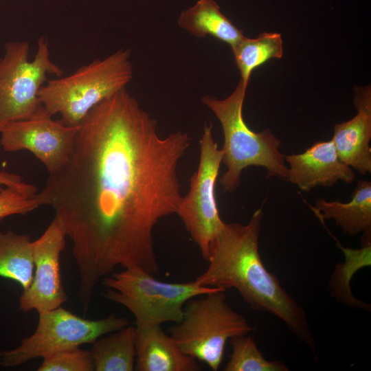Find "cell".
<instances>
[{"mask_svg": "<svg viewBox=\"0 0 371 371\" xmlns=\"http://www.w3.org/2000/svg\"><path fill=\"white\" fill-rule=\"evenodd\" d=\"M157 127L126 88L116 91L89 111L68 160L34 196L54 210L71 242L85 311L115 268L159 273L153 230L176 214L177 168L191 138L181 131L162 137Z\"/></svg>", "mask_w": 371, "mask_h": 371, "instance_id": "cell-1", "label": "cell"}, {"mask_svg": "<svg viewBox=\"0 0 371 371\" xmlns=\"http://www.w3.org/2000/svg\"><path fill=\"white\" fill-rule=\"evenodd\" d=\"M263 214L260 207L247 224L225 223L210 244L206 270L194 280L203 286L236 289L251 308L281 319L315 353L304 310L262 262L259 236Z\"/></svg>", "mask_w": 371, "mask_h": 371, "instance_id": "cell-2", "label": "cell"}, {"mask_svg": "<svg viewBox=\"0 0 371 371\" xmlns=\"http://www.w3.org/2000/svg\"><path fill=\"white\" fill-rule=\"evenodd\" d=\"M247 87L239 81L227 98L219 100L210 95L202 98L219 120L224 136L222 163L227 170L220 178L225 192H232L240 185L243 170L249 166H261L267 178L288 179V167L280 151V141L269 129L255 132L249 128L243 115Z\"/></svg>", "mask_w": 371, "mask_h": 371, "instance_id": "cell-3", "label": "cell"}, {"mask_svg": "<svg viewBox=\"0 0 371 371\" xmlns=\"http://www.w3.org/2000/svg\"><path fill=\"white\" fill-rule=\"evenodd\" d=\"M131 56L130 49H121L69 76L47 80L38 93L41 105L52 115L58 114L64 124L79 126L93 106L132 80Z\"/></svg>", "mask_w": 371, "mask_h": 371, "instance_id": "cell-4", "label": "cell"}, {"mask_svg": "<svg viewBox=\"0 0 371 371\" xmlns=\"http://www.w3.org/2000/svg\"><path fill=\"white\" fill-rule=\"evenodd\" d=\"M225 291L188 300L181 320L170 329V336L184 353L214 371L222 363L227 341L254 330L247 319L229 305Z\"/></svg>", "mask_w": 371, "mask_h": 371, "instance_id": "cell-5", "label": "cell"}, {"mask_svg": "<svg viewBox=\"0 0 371 371\" xmlns=\"http://www.w3.org/2000/svg\"><path fill=\"white\" fill-rule=\"evenodd\" d=\"M102 284L107 288L103 297L129 310L136 326L179 323L188 300L210 292L226 291L203 286L195 280L183 283L160 281L138 267L111 273L104 278Z\"/></svg>", "mask_w": 371, "mask_h": 371, "instance_id": "cell-6", "label": "cell"}, {"mask_svg": "<svg viewBox=\"0 0 371 371\" xmlns=\"http://www.w3.org/2000/svg\"><path fill=\"white\" fill-rule=\"evenodd\" d=\"M0 56V131L8 124L26 119L41 107L38 98L47 75L60 77L62 69L50 58L47 39L41 36L29 60L27 41L8 42Z\"/></svg>", "mask_w": 371, "mask_h": 371, "instance_id": "cell-7", "label": "cell"}, {"mask_svg": "<svg viewBox=\"0 0 371 371\" xmlns=\"http://www.w3.org/2000/svg\"><path fill=\"white\" fill-rule=\"evenodd\" d=\"M125 317L111 314L100 319L78 316L62 306L38 313L34 333L10 350L0 352V366L12 368L56 352L92 344L97 339L129 324Z\"/></svg>", "mask_w": 371, "mask_h": 371, "instance_id": "cell-8", "label": "cell"}, {"mask_svg": "<svg viewBox=\"0 0 371 371\" xmlns=\"http://www.w3.org/2000/svg\"><path fill=\"white\" fill-rule=\"evenodd\" d=\"M199 162L190 180V190L182 196L176 214L207 260L212 240L224 226L217 206L215 187L223 151L212 134V124H205L200 139Z\"/></svg>", "mask_w": 371, "mask_h": 371, "instance_id": "cell-9", "label": "cell"}, {"mask_svg": "<svg viewBox=\"0 0 371 371\" xmlns=\"http://www.w3.org/2000/svg\"><path fill=\"white\" fill-rule=\"evenodd\" d=\"M52 117L41 105L30 117L8 124L0 131L2 149L8 153L28 150L49 175L56 172L72 152L79 126H68Z\"/></svg>", "mask_w": 371, "mask_h": 371, "instance_id": "cell-10", "label": "cell"}, {"mask_svg": "<svg viewBox=\"0 0 371 371\" xmlns=\"http://www.w3.org/2000/svg\"><path fill=\"white\" fill-rule=\"evenodd\" d=\"M65 238L60 221L54 217L43 234L32 241L34 274L19 298V308L23 312L35 310L40 313L59 308L67 301L60 268Z\"/></svg>", "mask_w": 371, "mask_h": 371, "instance_id": "cell-11", "label": "cell"}, {"mask_svg": "<svg viewBox=\"0 0 371 371\" xmlns=\"http://www.w3.org/2000/svg\"><path fill=\"white\" fill-rule=\"evenodd\" d=\"M289 164L288 179L301 190L329 187L339 181L352 183L355 174L339 157L333 140L315 142L302 153L284 155Z\"/></svg>", "mask_w": 371, "mask_h": 371, "instance_id": "cell-12", "label": "cell"}, {"mask_svg": "<svg viewBox=\"0 0 371 371\" xmlns=\"http://www.w3.org/2000/svg\"><path fill=\"white\" fill-rule=\"evenodd\" d=\"M357 114L337 124L332 140L340 159L361 175L371 172V91L370 87L355 91Z\"/></svg>", "mask_w": 371, "mask_h": 371, "instance_id": "cell-13", "label": "cell"}, {"mask_svg": "<svg viewBox=\"0 0 371 371\" xmlns=\"http://www.w3.org/2000/svg\"><path fill=\"white\" fill-rule=\"evenodd\" d=\"M137 371H199L197 360L184 353L161 325L135 326Z\"/></svg>", "mask_w": 371, "mask_h": 371, "instance_id": "cell-14", "label": "cell"}, {"mask_svg": "<svg viewBox=\"0 0 371 371\" xmlns=\"http://www.w3.org/2000/svg\"><path fill=\"white\" fill-rule=\"evenodd\" d=\"M351 196L346 203L319 199L311 208L322 223L333 220L345 234L361 233V240H371V182L359 181Z\"/></svg>", "mask_w": 371, "mask_h": 371, "instance_id": "cell-15", "label": "cell"}, {"mask_svg": "<svg viewBox=\"0 0 371 371\" xmlns=\"http://www.w3.org/2000/svg\"><path fill=\"white\" fill-rule=\"evenodd\" d=\"M177 23L180 27L196 37L210 35L231 47L245 36L243 31L221 12L214 0H198L181 12Z\"/></svg>", "mask_w": 371, "mask_h": 371, "instance_id": "cell-16", "label": "cell"}, {"mask_svg": "<svg viewBox=\"0 0 371 371\" xmlns=\"http://www.w3.org/2000/svg\"><path fill=\"white\" fill-rule=\"evenodd\" d=\"M97 339L91 350L96 371H133L135 363V326Z\"/></svg>", "mask_w": 371, "mask_h": 371, "instance_id": "cell-17", "label": "cell"}, {"mask_svg": "<svg viewBox=\"0 0 371 371\" xmlns=\"http://www.w3.org/2000/svg\"><path fill=\"white\" fill-rule=\"evenodd\" d=\"M337 245L342 251L344 260L335 265L330 278L328 286L331 295L349 307L370 311V304L354 296L350 282L356 272L371 265V241L361 243L359 249L345 247L338 240Z\"/></svg>", "mask_w": 371, "mask_h": 371, "instance_id": "cell-18", "label": "cell"}, {"mask_svg": "<svg viewBox=\"0 0 371 371\" xmlns=\"http://www.w3.org/2000/svg\"><path fill=\"white\" fill-rule=\"evenodd\" d=\"M34 269L30 237L11 230L0 232V277L17 282L24 291L32 281Z\"/></svg>", "mask_w": 371, "mask_h": 371, "instance_id": "cell-19", "label": "cell"}, {"mask_svg": "<svg viewBox=\"0 0 371 371\" xmlns=\"http://www.w3.org/2000/svg\"><path fill=\"white\" fill-rule=\"evenodd\" d=\"M232 49L240 73V80L247 87L255 69L270 59L282 57V39L280 34L264 32L255 38L244 36Z\"/></svg>", "mask_w": 371, "mask_h": 371, "instance_id": "cell-20", "label": "cell"}, {"mask_svg": "<svg viewBox=\"0 0 371 371\" xmlns=\"http://www.w3.org/2000/svg\"><path fill=\"white\" fill-rule=\"evenodd\" d=\"M230 341L232 351L225 371L289 370L281 361L266 359L249 334L232 337Z\"/></svg>", "mask_w": 371, "mask_h": 371, "instance_id": "cell-21", "label": "cell"}, {"mask_svg": "<svg viewBox=\"0 0 371 371\" xmlns=\"http://www.w3.org/2000/svg\"><path fill=\"white\" fill-rule=\"evenodd\" d=\"M91 351L79 347L63 350L43 358L37 371H93Z\"/></svg>", "mask_w": 371, "mask_h": 371, "instance_id": "cell-22", "label": "cell"}, {"mask_svg": "<svg viewBox=\"0 0 371 371\" xmlns=\"http://www.w3.org/2000/svg\"><path fill=\"white\" fill-rule=\"evenodd\" d=\"M39 207L34 196L16 188L6 187L0 192V221L13 215H25Z\"/></svg>", "mask_w": 371, "mask_h": 371, "instance_id": "cell-23", "label": "cell"}, {"mask_svg": "<svg viewBox=\"0 0 371 371\" xmlns=\"http://www.w3.org/2000/svg\"><path fill=\"white\" fill-rule=\"evenodd\" d=\"M6 187L16 188L31 197L35 196L38 191L34 185L23 181L19 175L7 172H0V192Z\"/></svg>", "mask_w": 371, "mask_h": 371, "instance_id": "cell-24", "label": "cell"}]
</instances>
